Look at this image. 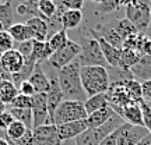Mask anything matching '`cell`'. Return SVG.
I'll use <instances>...</instances> for the list:
<instances>
[{
	"instance_id": "1",
	"label": "cell",
	"mask_w": 151,
	"mask_h": 145,
	"mask_svg": "<svg viewBox=\"0 0 151 145\" xmlns=\"http://www.w3.org/2000/svg\"><path fill=\"white\" fill-rule=\"evenodd\" d=\"M80 70L81 64L78 59L73 60L71 63L58 70V80H59V85L63 91L65 99L78 101V102L87 101V94L81 84Z\"/></svg>"
},
{
	"instance_id": "2",
	"label": "cell",
	"mask_w": 151,
	"mask_h": 145,
	"mask_svg": "<svg viewBox=\"0 0 151 145\" xmlns=\"http://www.w3.org/2000/svg\"><path fill=\"white\" fill-rule=\"evenodd\" d=\"M80 78L83 88L87 94V98L105 94L111 86V80L106 67L102 66H84L80 70Z\"/></svg>"
},
{
	"instance_id": "3",
	"label": "cell",
	"mask_w": 151,
	"mask_h": 145,
	"mask_svg": "<svg viewBox=\"0 0 151 145\" xmlns=\"http://www.w3.org/2000/svg\"><path fill=\"white\" fill-rule=\"evenodd\" d=\"M76 42L80 43L81 52L78 54V61H80L81 67L84 66H102V67H108L106 60L104 57L101 46L98 43L97 38L94 36L90 29L84 34V31H80V38Z\"/></svg>"
},
{
	"instance_id": "4",
	"label": "cell",
	"mask_w": 151,
	"mask_h": 145,
	"mask_svg": "<svg viewBox=\"0 0 151 145\" xmlns=\"http://www.w3.org/2000/svg\"><path fill=\"white\" fill-rule=\"evenodd\" d=\"M124 123V120L119 114H115L109 119L105 124H102L101 127H95V129H88L84 133H81L80 135H77L76 140V145H99V142L108 137L109 134H112L116 130Z\"/></svg>"
},
{
	"instance_id": "5",
	"label": "cell",
	"mask_w": 151,
	"mask_h": 145,
	"mask_svg": "<svg viewBox=\"0 0 151 145\" xmlns=\"http://www.w3.org/2000/svg\"><path fill=\"white\" fill-rule=\"evenodd\" d=\"M126 18L129 20L140 34H144L151 22V1L134 0L126 4Z\"/></svg>"
},
{
	"instance_id": "6",
	"label": "cell",
	"mask_w": 151,
	"mask_h": 145,
	"mask_svg": "<svg viewBox=\"0 0 151 145\" xmlns=\"http://www.w3.org/2000/svg\"><path fill=\"white\" fill-rule=\"evenodd\" d=\"M87 112L84 108V102H78V101H70V99H65L60 103L53 116V124L55 126H60L63 123H69V121H76V120H81V119H87Z\"/></svg>"
},
{
	"instance_id": "7",
	"label": "cell",
	"mask_w": 151,
	"mask_h": 145,
	"mask_svg": "<svg viewBox=\"0 0 151 145\" xmlns=\"http://www.w3.org/2000/svg\"><path fill=\"white\" fill-rule=\"evenodd\" d=\"M27 60L17 49H10L0 54V78L11 81V75L22 70Z\"/></svg>"
},
{
	"instance_id": "8",
	"label": "cell",
	"mask_w": 151,
	"mask_h": 145,
	"mask_svg": "<svg viewBox=\"0 0 151 145\" xmlns=\"http://www.w3.org/2000/svg\"><path fill=\"white\" fill-rule=\"evenodd\" d=\"M80 52H81L80 43L69 39V42L66 43L62 49L53 52L52 56H50L46 61H48V64L50 66L52 69L60 70L62 67H65V66H67L69 63H71L73 60L77 59L78 54H80Z\"/></svg>"
},
{
	"instance_id": "9",
	"label": "cell",
	"mask_w": 151,
	"mask_h": 145,
	"mask_svg": "<svg viewBox=\"0 0 151 145\" xmlns=\"http://www.w3.org/2000/svg\"><path fill=\"white\" fill-rule=\"evenodd\" d=\"M150 134L144 126H134L124 121L118 129V145H137Z\"/></svg>"
},
{
	"instance_id": "10",
	"label": "cell",
	"mask_w": 151,
	"mask_h": 145,
	"mask_svg": "<svg viewBox=\"0 0 151 145\" xmlns=\"http://www.w3.org/2000/svg\"><path fill=\"white\" fill-rule=\"evenodd\" d=\"M49 89L46 92V102H48V112H49V123L53 124L55 112L60 103L65 101L63 91L59 85L58 75H49Z\"/></svg>"
},
{
	"instance_id": "11",
	"label": "cell",
	"mask_w": 151,
	"mask_h": 145,
	"mask_svg": "<svg viewBox=\"0 0 151 145\" xmlns=\"http://www.w3.org/2000/svg\"><path fill=\"white\" fill-rule=\"evenodd\" d=\"M34 145H63L58 133V126L55 124H43L41 127L32 130Z\"/></svg>"
},
{
	"instance_id": "12",
	"label": "cell",
	"mask_w": 151,
	"mask_h": 145,
	"mask_svg": "<svg viewBox=\"0 0 151 145\" xmlns=\"http://www.w3.org/2000/svg\"><path fill=\"white\" fill-rule=\"evenodd\" d=\"M34 105H32V130L41 127L43 124L49 123V112H48V102H46V94L38 92L32 95Z\"/></svg>"
},
{
	"instance_id": "13",
	"label": "cell",
	"mask_w": 151,
	"mask_h": 145,
	"mask_svg": "<svg viewBox=\"0 0 151 145\" xmlns=\"http://www.w3.org/2000/svg\"><path fill=\"white\" fill-rule=\"evenodd\" d=\"M112 108V106H111ZM116 114H119L126 123L134 124V126H143V114L139 102H130L122 108H112Z\"/></svg>"
},
{
	"instance_id": "14",
	"label": "cell",
	"mask_w": 151,
	"mask_h": 145,
	"mask_svg": "<svg viewBox=\"0 0 151 145\" xmlns=\"http://www.w3.org/2000/svg\"><path fill=\"white\" fill-rule=\"evenodd\" d=\"M86 130H88V123L87 119H81V120H76V121H69V123H63L58 126V133H59L60 140L67 141L71 138H76L77 135H80L81 133H84Z\"/></svg>"
},
{
	"instance_id": "15",
	"label": "cell",
	"mask_w": 151,
	"mask_h": 145,
	"mask_svg": "<svg viewBox=\"0 0 151 145\" xmlns=\"http://www.w3.org/2000/svg\"><path fill=\"white\" fill-rule=\"evenodd\" d=\"M90 32H91L94 36L97 38L98 43H99V46H101V50H102L104 57H105V60H106V64H108V66H112V67H118V66H120V56H122V49L112 46V45L106 42L104 38L95 35V34L92 32L91 29H90Z\"/></svg>"
},
{
	"instance_id": "16",
	"label": "cell",
	"mask_w": 151,
	"mask_h": 145,
	"mask_svg": "<svg viewBox=\"0 0 151 145\" xmlns=\"http://www.w3.org/2000/svg\"><path fill=\"white\" fill-rule=\"evenodd\" d=\"M31 32H32L34 41H48L49 38V27H48V21L43 20L41 17H31L25 21Z\"/></svg>"
},
{
	"instance_id": "17",
	"label": "cell",
	"mask_w": 151,
	"mask_h": 145,
	"mask_svg": "<svg viewBox=\"0 0 151 145\" xmlns=\"http://www.w3.org/2000/svg\"><path fill=\"white\" fill-rule=\"evenodd\" d=\"M130 71L139 82H146L151 80V56H141L140 60L130 67Z\"/></svg>"
},
{
	"instance_id": "18",
	"label": "cell",
	"mask_w": 151,
	"mask_h": 145,
	"mask_svg": "<svg viewBox=\"0 0 151 145\" xmlns=\"http://www.w3.org/2000/svg\"><path fill=\"white\" fill-rule=\"evenodd\" d=\"M42 63H38L35 66L32 74L29 75V78H28V81L32 84L34 89H35V94H38V92H45L46 94L49 89V85H50L49 84V77L45 74V71L42 69Z\"/></svg>"
},
{
	"instance_id": "19",
	"label": "cell",
	"mask_w": 151,
	"mask_h": 145,
	"mask_svg": "<svg viewBox=\"0 0 151 145\" xmlns=\"http://www.w3.org/2000/svg\"><path fill=\"white\" fill-rule=\"evenodd\" d=\"M116 113L111 108V105L105 106V108L99 109L97 112L91 113L87 116V123H88V129H95V127H101L102 124H105L109 119L115 116Z\"/></svg>"
},
{
	"instance_id": "20",
	"label": "cell",
	"mask_w": 151,
	"mask_h": 145,
	"mask_svg": "<svg viewBox=\"0 0 151 145\" xmlns=\"http://www.w3.org/2000/svg\"><path fill=\"white\" fill-rule=\"evenodd\" d=\"M9 34L11 35V38L14 39V42H24V41H31L32 38V32L25 22H14L9 29Z\"/></svg>"
},
{
	"instance_id": "21",
	"label": "cell",
	"mask_w": 151,
	"mask_h": 145,
	"mask_svg": "<svg viewBox=\"0 0 151 145\" xmlns=\"http://www.w3.org/2000/svg\"><path fill=\"white\" fill-rule=\"evenodd\" d=\"M52 56V50L48 46V42L45 41H32V53H31V59L34 63H42L46 61Z\"/></svg>"
},
{
	"instance_id": "22",
	"label": "cell",
	"mask_w": 151,
	"mask_h": 145,
	"mask_svg": "<svg viewBox=\"0 0 151 145\" xmlns=\"http://www.w3.org/2000/svg\"><path fill=\"white\" fill-rule=\"evenodd\" d=\"M108 105H109L108 95H106V92H105V94H97V95L88 96L87 101L84 102V108H86L87 114H91V113L97 112V110L105 108V106H108Z\"/></svg>"
},
{
	"instance_id": "23",
	"label": "cell",
	"mask_w": 151,
	"mask_h": 145,
	"mask_svg": "<svg viewBox=\"0 0 151 145\" xmlns=\"http://www.w3.org/2000/svg\"><path fill=\"white\" fill-rule=\"evenodd\" d=\"M62 27L63 29H76L83 21V11L81 10H66L62 16Z\"/></svg>"
},
{
	"instance_id": "24",
	"label": "cell",
	"mask_w": 151,
	"mask_h": 145,
	"mask_svg": "<svg viewBox=\"0 0 151 145\" xmlns=\"http://www.w3.org/2000/svg\"><path fill=\"white\" fill-rule=\"evenodd\" d=\"M111 25L115 28V31H116L120 36L123 38V41L124 39H127L129 36H132V35L139 34L137 28H136L127 18H123V20H115V21L111 22Z\"/></svg>"
},
{
	"instance_id": "25",
	"label": "cell",
	"mask_w": 151,
	"mask_h": 145,
	"mask_svg": "<svg viewBox=\"0 0 151 145\" xmlns=\"http://www.w3.org/2000/svg\"><path fill=\"white\" fill-rule=\"evenodd\" d=\"M18 95V88H17L11 81L1 80L0 81V99L6 103L10 105L11 101Z\"/></svg>"
},
{
	"instance_id": "26",
	"label": "cell",
	"mask_w": 151,
	"mask_h": 145,
	"mask_svg": "<svg viewBox=\"0 0 151 145\" xmlns=\"http://www.w3.org/2000/svg\"><path fill=\"white\" fill-rule=\"evenodd\" d=\"M27 127H25V124L21 123V121H18V120H14L13 123L6 129L4 134H6V140L7 141H11V142H16L21 138L22 135L25 134V131H27Z\"/></svg>"
},
{
	"instance_id": "27",
	"label": "cell",
	"mask_w": 151,
	"mask_h": 145,
	"mask_svg": "<svg viewBox=\"0 0 151 145\" xmlns=\"http://www.w3.org/2000/svg\"><path fill=\"white\" fill-rule=\"evenodd\" d=\"M46 42H48V46L50 48L52 53L56 52V50H59V49H62L66 43L69 42V35H67V31L62 28L60 31L52 34V35L48 38V41H46Z\"/></svg>"
},
{
	"instance_id": "28",
	"label": "cell",
	"mask_w": 151,
	"mask_h": 145,
	"mask_svg": "<svg viewBox=\"0 0 151 145\" xmlns=\"http://www.w3.org/2000/svg\"><path fill=\"white\" fill-rule=\"evenodd\" d=\"M14 14H16L14 9L7 1L0 4V22H1L4 31H7L14 24Z\"/></svg>"
},
{
	"instance_id": "29",
	"label": "cell",
	"mask_w": 151,
	"mask_h": 145,
	"mask_svg": "<svg viewBox=\"0 0 151 145\" xmlns=\"http://www.w3.org/2000/svg\"><path fill=\"white\" fill-rule=\"evenodd\" d=\"M14 116V120H18L25 124L27 129L32 130V110L31 109H18V108H7Z\"/></svg>"
},
{
	"instance_id": "30",
	"label": "cell",
	"mask_w": 151,
	"mask_h": 145,
	"mask_svg": "<svg viewBox=\"0 0 151 145\" xmlns=\"http://www.w3.org/2000/svg\"><path fill=\"white\" fill-rule=\"evenodd\" d=\"M141 54L137 50L133 49H122V56H120V67L130 69L133 64H136L140 60Z\"/></svg>"
},
{
	"instance_id": "31",
	"label": "cell",
	"mask_w": 151,
	"mask_h": 145,
	"mask_svg": "<svg viewBox=\"0 0 151 145\" xmlns=\"http://www.w3.org/2000/svg\"><path fill=\"white\" fill-rule=\"evenodd\" d=\"M38 7H39V11H41V14L42 17L48 21L50 18H53V17H58V6L55 3L53 0H45V1H41V3H38Z\"/></svg>"
},
{
	"instance_id": "32",
	"label": "cell",
	"mask_w": 151,
	"mask_h": 145,
	"mask_svg": "<svg viewBox=\"0 0 151 145\" xmlns=\"http://www.w3.org/2000/svg\"><path fill=\"white\" fill-rule=\"evenodd\" d=\"M34 105V99L32 96H27V95H22L18 94L11 103L9 105V108H18V109H32Z\"/></svg>"
},
{
	"instance_id": "33",
	"label": "cell",
	"mask_w": 151,
	"mask_h": 145,
	"mask_svg": "<svg viewBox=\"0 0 151 145\" xmlns=\"http://www.w3.org/2000/svg\"><path fill=\"white\" fill-rule=\"evenodd\" d=\"M139 105H140L141 114H143V126L148 130V133L151 134V102L140 99Z\"/></svg>"
},
{
	"instance_id": "34",
	"label": "cell",
	"mask_w": 151,
	"mask_h": 145,
	"mask_svg": "<svg viewBox=\"0 0 151 145\" xmlns=\"http://www.w3.org/2000/svg\"><path fill=\"white\" fill-rule=\"evenodd\" d=\"M122 4V0H102L97 7V14H109Z\"/></svg>"
},
{
	"instance_id": "35",
	"label": "cell",
	"mask_w": 151,
	"mask_h": 145,
	"mask_svg": "<svg viewBox=\"0 0 151 145\" xmlns=\"http://www.w3.org/2000/svg\"><path fill=\"white\" fill-rule=\"evenodd\" d=\"M14 46H16V42L9 34V31H4V29L0 31V54L10 49H14Z\"/></svg>"
},
{
	"instance_id": "36",
	"label": "cell",
	"mask_w": 151,
	"mask_h": 145,
	"mask_svg": "<svg viewBox=\"0 0 151 145\" xmlns=\"http://www.w3.org/2000/svg\"><path fill=\"white\" fill-rule=\"evenodd\" d=\"M32 41H24V42H18L16 43V46L14 49H17L20 53L24 56V59L25 60H29L31 59V53H32Z\"/></svg>"
},
{
	"instance_id": "37",
	"label": "cell",
	"mask_w": 151,
	"mask_h": 145,
	"mask_svg": "<svg viewBox=\"0 0 151 145\" xmlns=\"http://www.w3.org/2000/svg\"><path fill=\"white\" fill-rule=\"evenodd\" d=\"M13 121H14V116L11 114V112L9 109L0 113V130L6 131V129H7Z\"/></svg>"
},
{
	"instance_id": "38",
	"label": "cell",
	"mask_w": 151,
	"mask_h": 145,
	"mask_svg": "<svg viewBox=\"0 0 151 145\" xmlns=\"http://www.w3.org/2000/svg\"><path fill=\"white\" fill-rule=\"evenodd\" d=\"M18 94L27 95V96H32V95H35V89H34L32 84L27 80L24 82H21V85L18 86Z\"/></svg>"
},
{
	"instance_id": "39",
	"label": "cell",
	"mask_w": 151,
	"mask_h": 145,
	"mask_svg": "<svg viewBox=\"0 0 151 145\" xmlns=\"http://www.w3.org/2000/svg\"><path fill=\"white\" fill-rule=\"evenodd\" d=\"M14 144L17 145H34V133L31 129H28L25 131V134L22 135L18 141H16Z\"/></svg>"
},
{
	"instance_id": "40",
	"label": "cell",
	"mask_w": 151,
	"mask_h": 145,
	"mask_svg": "<svg viewBox=\"0 0 151 145\" xmlns=\"http://www.w3.org/2000/svg\"><path fill=\"white\" fill-rule=\"evenodd\" d=\"M141 92H143V99L147 102H151V80L141 84Z\"/></svg>"
},
{
	"instance_id": "41",
	"label": "cell",
	"mask_w": 151,
	"mask_h": 145,
	"mask_svg": "<svg viewBox=\"0 0 151 145\" xmlns=\"http://www.w3.org/2000/svg\"><path fill=\"white\" fill-rule=\"evenodd\" d=\"M99 145H118V130L113 131L112 134H109L108 137H105Z\"/></svg>"
},
{
	"instance_id": "42",
	"label": "cell",
	"mask_w": 151,
	"mask_h": 145,
	"mask_svg": "<svg viewBox=\"0 0 151 145\" xmlns=\"http://www.w3.org/2000/svg\"><path fill=\"white\" fill-rule=\"evenodd\" d=\"M6 1H7V3H9V4H10L11 7L14 9V10H16L17 6H20V4H22V3H25L27 0H6Z\"/></svg>"
},
{
	"instance_id": "43",
	"label": "cell",
	"mask_w": 151,
	"mask_h": 145,
	"mask_svg": "<svg viewBox=\"0 0 151 145\" xmlns=\"http://www.w3.org/2000/svg\"><path fill=\"white\" fill-rule=\"evenodd\" d=\"M137 145H151V134H148L146 138H143Z\"/></svg>"
},
{
	"instance_id": "44",
	"label": "cell",
	"mask_w": 151,
	"mask_h": 145,
	"mask_svg": "<svg viewBox=\"0 0 151 145\" xmlns=\"http://www.w3.org/2000/svg\"><path fill=\"white\" fill-rule=\"evenodd\" d=\"M144 35H146V38L151 39V22H150V25H148V28L146 29V32H144Z\"/></svg>"
},
{
	"instance_id": "45",
	"label": "cell",
	"mask_w": 151,
	"mask_h": 145,
	"mask_svg": "<svg viewBox=\"0 0 151 145\" xmlns=\"http://www.w3.org/2000/svg\"><path fill=\"white\" fill-rule=\"evenodd\" d=\"M0 145H10V144H9V141L6 140L4 137H0Z\"/></svg>"
},
{
	"instance_id": "46",
	"label": "cell",
	"mask_w": 151,
	"mask_h": 145,
	"mask_svg": "<svg viewBox=\"0 0 151 145\" xmlns=\"http://www.w3.org/2000/svg\"><path fill=\"white\" fill-rule=\"evenodd\" d=\"M87 1H92V3H97V4H99L102 0H87Z\"/></svg>"
},
{
	"instance_id": "47",
	"label": "cell",
	"mask_w": 151,
	"mask_h": 145,
	"mask_svg": "<svg viewBox=\"0 0 151 145\" xmlns=\"http://www.w3.org/2000/svg\"><path fill=\"white\" fill-rule=\"evenodd\" d=\"M0 31H3V25H1V22H0Z\"/></svg>"
},
{
	"instance_id": "48",
	"label": "cell",
	"mask_w": 151,
	"mask_h": 145,
	"mask_svg": "<svg viewBox=\"0 0 151 145\" xmlns=\"http://www.w3.org/2000/svg\"><path fill=\"white\" fill-rule=\"evenodd\" d=\"M37 3H41V1H45V0H35Z\"/></svg>"
},
{
	"instance_id": "49",
	"label": "cell",
	"mask_w": 151,
	"mask_h": 145,
	"mask_svg": "<svg viewBox=\"0 0 151 145\" xmlns=\"http://www.w3.org/2000/svg\"><path fill=\"white\" fill-rule=\"evenodd\" d=\"M9 144L10 145H17V144H14V142H11V141H9Z\"/></svg>"
},
{
	"instance_id": "50",
	"label": "cell",
	"mask_w": 151,
	"mask_h": 145,
	"mask_svg": "<svg viewBox=\"0 0 151 145\" xmlns=\"http://www.w3.org/2000/svg\"><path fill=\"white\" fill-rule=\"evenodd\" d=\"M0 4H1V1H0Z\"/></svg>"
},
{
	"instance_id": "51",
	"label": "cell",
	"mask_w": 151,
	"mask_h": 145,
	"mask_svg": "<svg viewBox=\"0 0 151 145\" xmlns=\"http://www.w3.org/2000/svg\"><path fill=\"white\" fill-rule=\"evenodd\" d=\"M0 81H1V78H0Z\"/></svg>"
},
{
	"instance_id": "52",
	"label": "cell",
	"mask_w": 151,
	"mask_h": 145,
	"mask_svg": "<svg viewBox=\"0 0 151 145\" xmlns=\"http://www.w3.org/2000/svg\"><path fill=\"white\" fill-rule=\"evenodd\" d=\"M0 1H1V0H0Z\"/></svg>"
}]
</instances>
